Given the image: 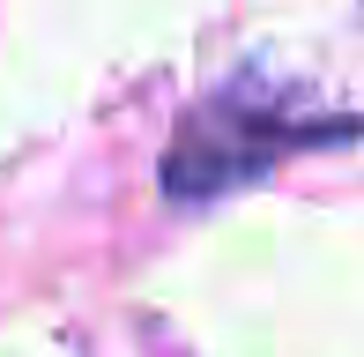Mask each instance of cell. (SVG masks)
I'll use <instances>...</instances> for the list:
<instances>
[{
    "label": "cell",
    "instance_id": "cell-1",
    "mask_svg": "<svg viewBox=\"0 0 364 357\" xmlns=\"http://www.w3.org/2000/svg\"><path fill=\"white\" fill-rule=\"evenodd\" d=\"M357 30H364V0H357Z\"/></svg>",
    "mask_w": 364,
    "mask_h": 357
}]
</instances>
